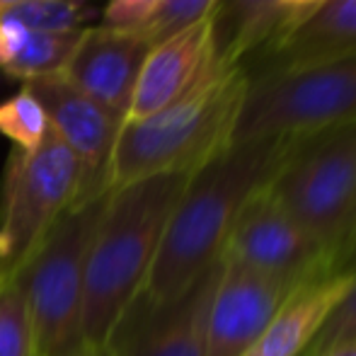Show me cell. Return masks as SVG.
<instances>
[{
	"mask_svg": "<svg viewBox=\"0 0 356 356\" xmlns=\"http://www.w3.org/2000/svg\"><path fill=\"white\" fill-rule=\"evenodd\" d=\"M296 141L298 138H257L230 143L189 175L138 296L141 303L160 305L177 298L223 259L240 211L254 192L272 182Z\"/></svg>",
	"mask_w": 356,
	"mask_h": 356,
	"instance_id": "cell-1",
	"label": "cell"
},
{
	"mask_svg": "<svg viewBox=\"0 0 356 356\" xmlns=\"http://www.w3.org/2000/svg\"><path fill=\"white\" fill-rule=\"evenodd\" d=\"M189 175H153L109 192L85 262L80 342L95 347L112 342L141 296Z\"/></svg>",
	"mask_w": 356,
	"mask_h": 356,
	"instance_id": "cell-2",
	"label": "cell"
},
{
	"mask_svg": "<svg viewBox=\"0 0 356 356\" xmlns=\"http://www.w3.org/2000/svg\"><path fill=\"white\" fill-rule=\"evenodd\" d=\"M250 85L245 63L218 58L172 104L122 124L109 170V189L170 172H194L233 143Z\"/></svg>",
	"mask_w": 356,
	"mask_h": 356,
	"instance_id": "cell-3",
	"label": "cell"
},
{
	"mask_svg": "<svg viewBox=\"0 0 356 356\" xmlns=\"http://www.w3.org/2000/svg\"><path fill=\"white\" fill-rule=\"evenodd\" d=\"M269 192L342 269L356 225V124L298 138Z\"/></svg>",
	"mask_w": 356,
	"mask_h": 356,
	"instance_id": "cell-4",
	"label": "cell"
},
{
	"mask_svg": "<svg viewBox=\"0 0 356 356\" xmlns=\"http://www.w3.org/2000/svg\"><path fill=\"white\" fill-rule=\"evenodd\" d=\"M109 192L75 204L13 274L27 303L34 356H58L80 342L85 262Z\"/></svg>",
	"mask_w": 356,
	"mask_h": 356,
	"instance_id": "cell-5",
	"label": "cell"
},
{
	"mask_svg": "<svg viewBox=\"0 0 356 356\" xmlns=\"http://www.w3.org/2000/svg\"><path fill=\"white\" fill-rule=\"evenodd\" d=\"M356 124V56L250 73L233 143L305 138Z\"/></svg>",
	"mask_w": 356,
	"mask_h": 356,
	"instance_id": "cell-6",
	"label": "cell"
},
{
	"mask_svg": "<svg viewBox=\"0 0 356 356\" xmlns=\"http://www.w3.org/2000/svg\"><path fill=\"white\" fill-rule=\"evenodd\" d=\"M78 192L80 165L51 129L34 150L10 153L0 187V277L27 262Z\"/></svg>",
	"mask_w": 356,
	"mask_h": 356,
	"instance_id": "cell-7",
	"label": "cell"
},
{
	"mask_svg": "<svg viewBox=\"0 0 356 356\" xmlns=\"http://www.w3.org/2000/svg\"><path fill=\"white\" fill-rule=\"evenodd\" d=\"M223 257L296 284H308L342 272L337 259L308 238L279 207L269 192V184L254 192L240 211L228 235Z\"/></svg>",
	"mask_w": 356,
	"mask_h": 356,
	"instance_id": "cell-8",
	"label": "cell"
},
{
	"mask_svg": "<svg viewBox=\"0 0 356 356\" xmlns=\"http://www.w3.org/2000/svg\"><path fill=\"white\" fill-rule=\"evenodd\" d=\"M39 104L44 107L51 131L68 145L80 165V192L78 202L85 204L109 189V170L117 145L122 119L75 90L61 73L44 75L22 83Z\"/></svg>",
	"mask_w": 356,
	"mask_h": 356,
	"instance_id": "cell-9",
	"label": "cell"
},
{
	"mask_svg": "<svg viewBox=\"0 0 356 356\" xmlns=\"http://www.w3.org/2000/svg\"><path fill=\"white\" fill-rule=\"evenodd\" d=\"M300 286L223 257L209 305L207 356H243Z\"/></svg>",
	"mask_w": 356,
	"mask_h": 356,
	"instance_id": "cell-10",
	"label": "cell"
},
{
	"mask_svg": "<svg viewBox=\"0 0 356 356\" xmlns=\"http://www.w3.org/2000/svg\"><path fill=\"white\" fill-rule=\"evenodd\" d=\"M220 262L168 303L148 305L136 298L112 337L117 356H207L209 305Z\"/></svg>",
	"mask_w": 356,
	"mask_h": 356,
	"instance_id": "cell-11",
	"label": "cell"
},
{
	"mask_svg": "<svg viewBox=\"0 0 356 356\" xmlns=\"http://www.w3.org/2000/svg\"><path fill=\"white\" fill-rule=\"evenodd\" d=\"M148 51L150 44L141 34L95 24L80 32L61 75L75 90L127 122Z\"/></svg>",
	"mask_w": 356,
	"mask_h": 356,
	"instance_id": "cell-12",
	"label": "cell"
},
{
	"mask_svg": "<svg viewBox=\"0 0 356 356\" xmlns=\"http://www.w3.org/2000/svg\"><path fill=\"white\" fill-rule=\"evenodd\" d=\"M218 61L213 15L153 44L138 75L129 119H143L172 104L194 88Z\"/></svg>",
	"mask_w": 356,
	"mask_h": 356,
	"instance_id": "cell-13",
	"label": "cell"
},
{
	"mask_svg": "<svg viewBox=\"0 0 356 356\" xmlns=\"http://www.w3.org/2000/svg\"><path fill=\"white\" fill-rule=\"evenodd\" d=\"M354 282L356 269H342L300 286L243 356H300L308 352Z\"/></svg>",
	"mask_w": 356,
	"mask_h": 356,
	"instance_id": "cell-14",
	"label": "cell"
},
{
	"mask_svg": "<svg viewBox=\"0 0 356 356\" xmlns=\"http://www.w3.org/2000/svg\"><path fill=\"white\" fill-rule=\"evenodd\" d=\"M356 56V0H327L313 17L267 49L262 71L313 66Z\"/></svg>",
	"mask_w": 356,
	"mask_h": 356,
	"instance_id": "cell-15",
	"label": "cell"
},
{
	"mask_svg": "<svg viewBox=\"0 0 356 356\" xmlns=\"http://www.w3.org/2000/svg\"><path fill=\"white\" fill-rule=\"evenodd\" d=\"M282 27L279 0H220L213 10L216 54L245 63L257 49H269Z\"/></svg>",
	"mask_w": 356,
	"mask_h": 356,
	"instance_id": "cell-16",
	"label": "cell"
},
{
	"mask_svg": "<svg viewBox=\"0 0 356 356\" xmlns=\"http://www.w3.org/2000/svg\"><path fill=\"white\" fill-rule=\"evenodd\" d=\"M80 32H34L8 17H0V71L22 83L63 71L78 44Z\"/></svg>",
	"mask_w": 356,
	"mask_h": 356,
	"instance_id": "cell-17",
	"label": "cell"
},
{
	"mask_svg": "<svg viewBox=\"0 0 356 356\" xmlns=\"http://www.w3.org/2000/svg\"><path fill=\"white\" fill-rule=\"evenodd\" d=\"M0 17H8L34 32L71 34L95 27L99 22V8L92 0H27Z\"/></svg>",
	"mask_w": 356,
	"mask_h": 356,
	"instance_id": "cell-18",
	"label": "cell"
},
{
	"mask_svg": "<svg viewBox=\"0 0 356 356\" xmlns=\"http://www.w3.org/2000/svg\"><path fill=\"white\" fill-rule=\"evenodd\" d=\"M49 129L47 112L27 88L0 102V134L17 150H34L47 138Z\"/></svg>",
	"mask_w": 356,
	"mask_h": 356,
	"instance_id": "cell-19",
	"label": "cell"
},
{
	"mask_svg": "<svg viewBox=\"0 0 356 356\" xmlns=\"http://www.w3.org/2000/svg\"><path fill=\"white\" fill-rule=\"evenodd\" d=\"M0 356H34L32 323L15 277H0Z\"/></svg>",
	"mask_w": 356,
	"mask_h": 356,
	"instance_id": "cell-20",
	"label": "cell"
},
{
	"mask_svg": "<svg viewBox=\"0 0 356 356\" xmlns=\"http://www.w3.org/2000/svg\"><path fill=\"white\" fill-rule=\"evenodd\" d=\"M218 3L220 0H160L153 17L136 34H141L145 42L153 47V44L163 42V39L207 19L209 15H213Z\"/></svg>",
	"mask_w": 356,
	"mask_h": 356,
	"instance_id": "cell-21",
	"label": "cell"
},
{
	"mask_svg": "<svg viewBox=\"0 0 356 356\" xmlns=\"http://www.w3.org/2000/svg\"><path fill=\"white\" fill-rule=\"evenodd\" d=\"M347 342H356V282L349 289V293L339 300V305L332 310L327 323L318 332L315 342L310 344V356H323L330 349H337Z\"/></svg>",
	"mask_w": 356,
	"mask_h": 356,
	"instance_id": "cell-22",
	"label": "cell"
},
{
	"mask_svg": "<svg viewBox=\"0 0 356 356\" xmlns=\"http://www.w3.org/2000/svg\"><path fill=\"white\" fill-rule=\"evenodd\" d=\"M160 0H107L99 10V27L114 32H141Z\"/></svg>",
	"mask_w": 356,
	"mask_h": 356,
	"instance_id": "cell-23",
	"label": "cell"
},
{
	"mask_svg": "<svg viewBox=\"0 0 356 356\" xmlns=\"http://www.w3.org/2000/svg\"><path fill=\"white\" fill-rule=\"evenodd\" d=\"M325 3H327V0H279V8H282V27H279V34L272 47H277L282 39H286L293 32V29H298L305 19L313 17ZM264 51H267V49H264Z\"/></svg>",
	"mask_w": 356,
	"mask_h": 356,
	"instance_id": "cell-24",
	"label": "cell"
},
{
	"mask_svg": "<svg viewBox=\"0 0 356 356\" xmlns=\"http://www.w3.org/2000/svg\"><path fill=\"white\" fill-rule=\"evenodd\" d=\"M58 356H117V349L109 344H102V347H95V344H85V342H78L75 347L66 349L63 354Z\"/></svg>",
	"mask_w": 356,
	"mask_h": 356,
	"instance_id": "cell-25",
	"label": "cell"
},
{
	"mask_svg": "<svg viewBox=\"0 0 356 356\" xmlns=\"http://www.w3.org/2000/svg\"><path fill=\"white\" fill-rule=\"evenodd\" d=\"M342 269H356V225H354L352 238H349L347 252H344V267Z\"/></svg>",
	"mask_w": 356,
	"mask_h": 356,
	"instance_id": "cell-26",
	"label": "cell"
},
{
	"mask_svg": "<svg viewBox=\"0 0 356 356\" xmlns=\"http://www.w3.org/2000/svg\"><path fill=\"white\" fill-rule=\"evenodd\" d=\"M323 356H356V342H347L337 349H330V352Z\"/></svg>",
	"mask_w": 356,
	"mask_h": 356,
	"instance_id": "cell-27",
	"label": "cell"
},
{
	"mask_svg": "<svg viewBox=\"0 0 356 356\" xmlns=\"http://www.w3.org/2000/svg\"><path fill=\"white\" fill-rule=\"evenodd\" d=\"M19 3H27V0H0V15L8 13L10 8H15V5H19Z\"/></svg>",
	"mask_w": 356,
	"mask_h": 356,
	"instance_id": "cell-28",
	"label": "cell"
}]
</instances>
